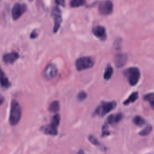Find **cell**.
<instances>
[{
    "mask_svg": "<svg viewBox=\"0 0 154 154\" xmlns=\"http://www.w3.org/2000/svg\"><path fill=\"white\" fill-rule=\"evenodd\" d=\"M21 108L16 100H13L11 103L9 122L11 125L14 126L18 123L21 117Z\"/></svg>",
    "mask_w": 154,
    "mask_h": 154,
    "instance_id": "obj_1",
    "label": "cell"
},
{
    "mask_svg": "<svg viewBox=\"0 0 154 154\" xmlns=\"http://www.w3.org/2000/svg\"><path fill=\"white\" fill-rule=\"evenodd\" d=\"M60 122V116L58 114H55L49 125L43 126L40 128L42 132L46 135H56L58 133V127Z\"/></svg>",
    "mask_w": 154,
    "mask_h": 154,
    "instance_id": "obj_2",
    "label": "cell"
},
{
    "mask_svg": "<svg viewBox=\"0 0 154 154\" xmlns=\"http://www.w3.org/2000/svg\"><path fill=\"white\" fill-rule=\"evenodd\" d=\"M123 75L126 76L131 86L135 85L140 78V70L136 67H131L125 69L123 72Z\"/></svg>",
    "mask_w": 154,
    "mask_h": 154,
    "instance_id": "obj_3",
    "label": "cell"
},
{
    "mask_svg": "<svg viewBox=\"0 0 154 154\" xmlns=\"http://www.w3.org/2000/svg\"><path fill=\"white\" fill-rule=\"evenodd\" d=\"M117 106V103L115 101L111 102H102L96 108L94 114L100 117H103Z\"/></svg>",
    "mask_w": 154,
    "mask_h": 154,
    "instance_id": "obj_4",
    "label": "cell"
},
{
    "mask_svg": "<svg viewBox=\"0 0 154 154\" xmlns=\"http://www.w3.org/2000/svg\"><path fill=\"white\" fill-rule=\"evenodd\" d=\"M94 65L93 60L90 57H82L76 60V68L78 70H83L92 67Z\"/></svg>",
    "mask_w": 154,
    "mask_h": 154,
    "instance_id": "obj_5",
    "label": "cell"
},
{
    "mask_svg": "<svg viewBox=\"0 0 154 154\" xmlns=\"http://www.w3.org/2000/svg\"><path fill=\"white\" fill-rule=\"evenodd\" d=\"M52 16L54 19V32H57L62 22L61 12L59 8L55 7L53 8L52 11Z\"/></svg>",
    "mask_w": 154,
    "mask_h": 154,
    "instance_id": "obj_6",
    "label": "cell"
},
{
    "mask_svg": "<svg viewBox=\"0 0 154 154\" xmlns=\"http://www.w3.org/2000/svg\"><path fill=\"white\" fill-rule=\"evenodd\" d=\"M58 72V69L56 66L54 64H49L45 68L43 76L45 79L49 80L54 78Z\"/></svg>",
    "mask_w": 154,
    "mask_h": 154,
    "instance_id": "obj_7",
    "label": "cell"
},
{
    "mask_svg": "<svg viewBox=\"0 0 154 154\" xmlns=\"http://www.w3.org/2000/svg\"><path fill=\"white\" fill-rule=\"evenodd\" d=\"M26 8V4L20 3L15 4L12 8V17L13 20H17L25 12Z\"/></svg>",
    "mask_w": 154,
    "mask_h": 154,
    "instance_id": "obj_8",
    "label": "cell"
},
{
    "mask_svg": "<svg viewBox=\"0 0 154 154\" xmlns=\"http://www.w3.org/2000/svg\"><path fill=\"white\" fill-rule=\"evenodd\" d=\"M113 5L111 1L106 0L102 2L99 6V11L102 15H108L112 11Z\"/></svg>",
    "mask_w": 154,
    "mask_h": 154,
    "instance_id": "obj_9",
    "label": "cell"
},
{
    "mask_svg": "<svg viewBox=\"0 0 154 154\" xmlns=\"http://www.w3.org/2000/svg\"><path fill=\"white\" fill-rule=\"evenodd\" d=\"M93 34L100 40H105L106 37L105 28L102 26H96L92 29Z\"/></svg>",
    "mask_w": 154,
    "mask_h": 154,
    "instance_id": "obj_10",
    "label": "cell"
},
{
    "mask_svg": "<svg viewBox=\"0 0 154 154\" xmlns=\"http://www.w3.org/2000/svg\"><path fill=\"white\" fill-rule=\"evenodd\" d=\"M19 54L16 52L5 54L2 57V60L5 64H12L19 58Z\"/></svg>",
    "mask_w": 154,
    "mask_h": 154,
    "instance_id": "obj_11",
    "label": "cell"
},
{
    "mask_svg": "<svg viewBox=\"0 0 154 154\" xmlns=\"http://www.w3.org/2000/svg\"><path fill=\"white\" fill-rule=\"evenodd\" d=\"M123 118V115L121 113H118L116 114H111L107 117L105 124L108 126L109 125H113L119 123Z\"/></svg>",
    "mask_w": 154,
    "mask_h": 154,
    "instance_id": "obj_12",
    "label": "cell"
},
{
    "mask_svg": "<svg viewBox=\"0 0 154 154\" xmlns=\"http://www.w3.org/2000/svg\"><path fill=\"white\" fill-rule=\"evenodd\" d=\"M128 57L125 54H119L115 56L114 63L117 67L123 66L127 61Z\"/></svg>",
    "mask_w": 154,
    "mask_h": 154,
    "instance_id": "obj_13",
    "label": "cell"
},
{
    "mask_svg": "<svg viewBox=\"0 0 154 154\" xmlns=\"http://www.w3.org/2000/svg\"><path fill=\"white\" fill-rule=\"evenodd\" d=\"M138 97V92H133L123 102V105H128L131 103L134 102Z\"/></svg>",
    "mask_w": 154,
    "mask_h": 154,
    "instance_id": "obj_14",
    "label": "cell"
},
{
    "mask_svg": "<svg viewBox=\"0 0 154 154\" xmlns=\"http://www.w3.org/2000/svg\"><path fill=\"white\" fill-rule=\"evenodd\" d=\"M1 87L4 88H8L10 87V82L2 71H1Z\"/></svg>",
    "mask_w": 154,
    "mask_h": 154,
    "instance_id": "obj_15",
    "label": "cell"
},
{
    "mask_svg": "<svg viewBox=\"0 0 154 154\" xmlns=\"http://www.w3.org/2000/svg\"><path fill=\"white\" fill-rule=\"evenodd\" d=\"M112 74H113V68L111 65L108 64L105 68L104 74H103V78L105 80H109L112 77Z\"/></svg>",
    "mask_w": 154,
    "mask_h": 154,
    "instance_id": "obj_16",
    "label": "cell"
},
{
    "mask_svg": "<svg viewBox=\"0 0 154 154\" xmlns=\"http://www.w3.org/2000/svg\"><path fill=\"white\" fill-rule=\"evenodd\" d=\"M144 100L148 102L152 109H154V92L147 93L144 95Z\"/></svg>",
    "mask_w": 154,
    "mask_h": 154,
    "instance_id": "obj_17",
    "label": "cell"
},
{
    "mask_svg": "<svg viewBox=\"0 0 154 154\" xmlns=\"http://www.w3.org/2000/svg\"><path fill=\"white\" fill-rule=\"evenodd\" d=\"M60 103L57 100L53 101L49 106V111L51 112H57L59 111Z\"/></svg>",
    "mask_w": 154,
    "mask_h": 154,
    "instance_id": "obj_18",
    "label": "cell"
},
{
    "mask_svg": "<svg viewBox=\"0 0 154 154\" xmlns=\"http://www.w3.org/2000/svg\"><path fill=\"white\" fill-rule=\"evenodd\" d=\"M133 122L135 125L138 126H141L145 124L146 122H145V120L142 117L137 116L134 117Z\"/></svg>",
    "mask_w": 154,
    "mask_h": 154,
    "instance_id": "obj_19",
    "label": "cell"
},
{
    "mask_svg": "<svg viewBox=\"0 0 154 154\" xmlns=\"http://www.w3.org/2000/svg\"><path fill=\"white\" fill-rule=\"evenodd\" d=\"M85 4V0H71L70 5L71 7L76 8L82 6Z\"/></svg>",
    "mask_w": 154,
    "mask_h": 154,
    "instance_id": "obj_20",
    "label": "cell"
},
{
    "mask_svg": "<svg viewBox=\"0 0 154 154\" xmlns=\"http://www.w3.org/2000/svg\"><path fill=\"white\" fill-rule=\"evenodd\" d=\"M152 130V127L150 125H147L143 129H142L139 132V135L141 136H146L150 134Z\"/></svg>",
    "mask_w": 154,
    "mask_h": 154,
    "instance_id": "obj_21",
    "label": "cell"
},
{
    "mask_svg": "<svg viewBox=\"0 0 154 154\" xmlns=\"http://www.w3.org/2000/svg\"><path fill=\"white\" fill-rule=\"evenodd\" d=\"M110 134V132L108 130V126L104 124L102 128V137L108 136Z\"/></svg>",
    "mask_w": 154,
    "mask_h": 154,
    "instance_id": "obj_22",
    "label": "cell"
},
{
    "mask_svg": "<svg viewBox=\"0 0 154 154\" xmlns=\"http://www.w3.org/2000/svg\"><path fill=\"white\" fill-rule=\"evenodd\" d=\"M88 140L93 145H95V146H100V144L99 141H98V140L96 138H95L94 136H93V135H90L88 137Z\"/></svg>",
    "mask_w": 154,
    "mask_h": 154,
    "instance_id": "obj_23",
    "label": "cell"
},
{
    "mask_svg": "<svg viewBox=\"0 0 154 154\" xmlns=\"http://www.w3.org/2000/svg\"><path fill=\"white\" fill-rule=\"evenodd\" d=\"M87 97V93H86L85 91H80V92L78 93V96H77L78 99L79 100H81V101H82V100L85 99Z\"/></svg>",
    "mask_w": 154,
    "mask_h": 154,
    "instance_id": "obj_24",
    "label": "cell"
},
{
    "mask_svg": "<svg viewBox=\"0 0 154 154\" xmlns=\"http://www.w3.org/2000/svg\"><path fill=\"white\" fill-rule=\"evenodd\" d=\"M55 2L57 5H59L63 7H64L65 5V0H55Z\"/></svg>",
    "mask_w": 154,
    "mask_h": 154,
    "instance_id": "obj_25",
    "label": "cell"
},
{
    "mask_svg": "<svg viewBox=\"0 0 154 154\" xmlns=\"http://www.w3.org/2000/svg\"><path fill=\"white\" fill-rule=\"evenodd\" d=\"M37 35H38V34H37L36 30H33V31H32V32L31 33L30 37H31V38H36V37H37Z\"/></svg>",
    "mask_w": 154,
    "mask_h": 154,
    "instance_id": "obj_26",
    "label": "cell"
},
{
    "mask_svg": "<svg viewBox=\"0 0 154 154\" xmlns=\"http://www.w3.org/2000/svg\"><path fill=\"white\" fill-rule=\"evenodd\" d=\"M78 154H85L84 151L82 150H80L78 152Z\"/></svg>",
    "mask_w": 154,
    "mask_h": 154,
    "instance_id": "obj_27",
    "label": "cell"
},
{
    "mask_svg": "<svg viewBox=\"0 0 154 154\" xmlns=\"http://www.w3.org/2000/svg\"><path fill=\"white\" fill-rule=\"evenodd\" d=\"M30 1H32V0H30Z\"/></svg>",
    "mask_w": 154,
    "mask_h": 154,
    "instance_id": "obj_28",
    "label": "cell"
}]
</instances>
